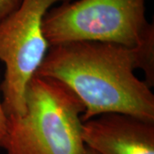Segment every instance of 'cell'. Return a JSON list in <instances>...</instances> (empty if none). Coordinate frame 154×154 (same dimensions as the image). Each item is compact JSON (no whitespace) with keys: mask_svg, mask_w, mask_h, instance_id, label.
Here are the masks:
<instances>
[{"mask_svg":"<svg viewBox=\"0 0 154 154\" xmlns=\"http://www.w3.org/2000/svg\"><path fill=\"white\" fill-rule=\"evenodd\" d=\"M22 0H0V22L17 10Z\"/></svg>","mask_w":154,"mask_h":154,"instance_id":"obj_6","label":"cell"},{"mask_svg":"<svg viewBox=\"0 0 154 154\" xmlns=\"http://www.w3.org/2000/svg\"><path fill=\"white\" fill-rule=\"evenodd\" d=\"M66 1L70 0H22L0 22V60L5 66L0 89L6 118L24 113L28 82L50 48L42 30L43 19L55 4Z\"/></svg>","mask_w":154,"mask_h":154,"instance_id":"obj_4","label":"cell"},{"mask_svg":"<svg viewBox=\"0 0 154 154\" xmlns=\"http://www.w3.org/2000/svg\"><path fill=\"white\" fill-rule=\"evenodd\" d=\"M35 74L71 89L85 106L82 122L120 113L154 122V38L136 47L98 41L51 45Z\"/></svg>","mask_w":154,"mask_h":154,"instance_id":"obj_1","label":"cell"},{"mask_svg":"<svg viewBox=\"0 0 154 154\" xmlns=\"http://www.w3.org/2000/svg\"><path fill=\"white\" fill-rule=\"evenodd\" d=\"M86 154H98L97 152H95L94 151H93V150H91V149H89L87 147V152H86Z\"/></svg>","mask_w":154,"mask_h":154,"instance_id":"obj_8","label":"cell"},{"mask_svg":"<svg viewBox=\"0 0 154 154\" xmlns=\"http://www.w3.org/2000/svg\"><path fill=\"white\" fill-rule=\"evenodd\" d=\"M85 106L64 83L35 74L25 94V111L7 117L0 147L6 154H86L82 136Z\"/></svg>","mask_w":154,"mask_h":154,"instance_id":"obj_2","label":"cell"},{"mask_svg":"<svg viewBox=\"0 0 154 154\" xmlns=\"http://www.w3.org/2000/svg\"><path fill=\"white\" fill-rule=\"evenodd\" d=\"M42 30L50 46L98 41L136 47L154 38L146 0L66 1L46 12Z\"/></svg>","mask_w":154,"mask_h":154,"instance_id":"obj_3","label":"cell"},{"mask_svg":"<svg viewBox=\"0 0 154 154\" xmlns=\"http://www.w3.org/2000/svg\"><path fill=\"white\" fill-rule=\"evenodd\" d=\"M6 124H7V118L3 110L2 101L0 100V142L5 134Z\"/></svg>","mask_w":154,"mask_h":154,"instance_id":"obj_7","label":"cell"},{"mask_svg":"<svg viewBox=\"0 0 154 154\" xmlns=\"http://www.w3.org/2000/svg\"><path fill=\"white\" fill-rule=\"evenodd\" d=\"M86 147L98 154H154V122L120 113L82 122Z\"/></svg>","mask_w":154,"mask_h":154,"instance_id":"obj_5","label":"cell"}]
</instances>
